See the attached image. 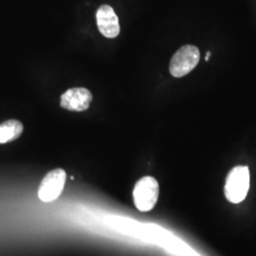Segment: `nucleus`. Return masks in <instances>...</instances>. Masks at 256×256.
Here are the masks:
<instances>
[{"mask_svg":"<svg viewBox=\"0 0 256 256\" xmlns=\"http://www.w3.org/2000/svg\"><path fill=\"white\" fill-rule=\"evenodd\" d=\"M250 189V171L247 166H236L230 171L225 183V196L230 203L243 202Z\"/></svg>","mask_w":256,"mask_h":256,"instance_id":"f257e3e1","label":"nucleus"},{"mask_svg":"<svg viewBox=\"0 0 256 256\" xmlns=\"http://www.w3.org/2000/svg\"><path fill=\"white\" fill-rule=\"evenodd\" d=\"M160 186L155 178L144 176L138 180L133 190V200L138 210L149 212L155 207L158 198Z\"/></svg>","mask_w":256,"mask_h":256,"instance_id":"f03ea898","label":"nucleus"},{"mask_svg":"<svg viewBox=\"0 0 256 256\" xmlns=\"http://www.w3.org/2000/svg\"><path fill=\"white\" fill-rule=\"evenodd\" d=\"M200 52L196 46L186 45L180 48L172 57L170 72L174 77H183L191 72L200 62Z\"/></svg>","mask_w":256,"mask_h":256,"instance_id":"7ed1b4c3","label":"nucleus"},{"mask_svg":"<svg viewBox=\"0 0 256 256\" xmlns=\"http://www.w3.org/2000/svg\"><path fill=\"white\" fill-rule=\"evenodd\" d=\"M66 174L64 169L56 168L50 171L44 176L38 188V198L41 202H52L56 200L63 192Z\"/></svg>","mask_w":256,"mask_h":256,"instance_id":"20e7f679","label":"nucleus"},{"mask_svg":"<svg viewBox=\"0 0 256 256\" xmlns=\"http://www.w3.org/2000/svg\"><path fill=\"white\" fill-rule=\"evenodd\" d=\"M92 92L86 88H72L61 96V106L70 111L81 112L88 110L92 101Z\"/></svg>","mask_w":256,"mask_h":256,"instance_id":"39448f33","label":"nucleus"},{"mask_svg":"<svg viewBox=\"0 0 256 256\" xmlns=\"http://www.w3.org/2000/svg\"><path fill=\"white\" fill-rule=\"evenodd\" d=\"M97 25L102 34L108 38H115L120 34L119 18L110 5H102L96 14Z\"/></svg>","mask_w":256,"mask_h":256,"instance_id":"423d86ee","label":"nucleus"},{"mask_svg":"<svg viewBox=\"0 0 256 256\" xmlns=\"http://www.w3.org/2000/svg\"><path fill=\"white\" fill-rule=\"evenodd\" d=\"M24 126L18 120H8L0 124V144H7L18 138Z\"/></svg>","mask_w":256,"mask_h":256,"instance_id":"0eeeda50","label":"nucleus"},{"mask_svg":"<svg viewBox=\"0 0 256 256\" xmlns=\"http://www.w3.org/2000/svg\"><path fill=\"white\" fill-rule=\"evenodd\" d=\"M210 54H210V52H207V54L205 56V60H206V61H208V60H209Z\"/></svg>","mask_w":256,"mask_h":256,"instance_id":"6e6552de","label":"nucleus"}]
</instances>
